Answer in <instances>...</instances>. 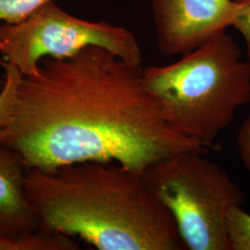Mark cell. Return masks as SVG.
Returning a JSON list of instances; mask_svg holds the SVG:
<instances>
[{
    "mask_svg": "<svg viewBox=\"0 0 250 250\" xmlns=\"http://www.w3.org/2000/svg\"><path fill=\"white\" fill-rule=\"evenodd\" d=\"M234 13L232 25L242 36L247 45V56L250 61V0H233Z\"/></svg>",
    "mask_w": 250,
    "mask_h": 250,
    "instance_id": "12",
    "label": "cell"
},
{
    "mask_svg": "<svg viewBox=\"0 0 250 250\" xmlns=\"http://www.w3.org/2000/svg\"><path fill=\"white\" fill-rule=\"evenodd\" d=\"M27 170L18 152L6 146H0V237L40 228L27 197Z\"/></svg>",
    "mask_w": 250,
    "mask_h": 250,
    "instance_id": "7",
    "label": "cell"
},
{
    "mask_svg": "<svg viewBox=\"0 0 250 250\" xmlns=\"http://www.w3.org/2000/svg\"><path fill=\"white\" fill-rule=\"evenodd\" d=\"M227 230L232 250H250V214L242 207L229 211Z\"/></svg>",
    "mask_w": 250,
    "mask_h": 250,
    "instance_id": "10",
    "label": "cell"
},
{
    "mask_svg": "<svg viewBox=\"0 0 250 250\" xmlns=\"http://www.w3.org/2000/svg\"><path fill=\"white\" fill-rule=\"evenodd\" d=\"M77 250L80 245L72 236L42 228L0 237V250Z\"/></svg>",
    "mask_w": 250,
    "mask_h": 250,
    "instance_id": "8",
    "label": "cell"
},
{
    "mask_svg": "<svg viewBox=\"0 0 250 250\" xmlns=\"http://www.w3.org/2000/svg\"><path fill=\"white\" fill-rule=\"evenodd\" d=\"M236 145L242 162L250 174V116L240 126L236 136Z\"/></svg>",
    "mask_w": 250,
    "mask_h": 250,
    "instance_id": "13",
    "label": "cell"
},
{
    "mask_svg": "<svg viewBox=\"0 0 250 250\" xmlns=\"http://www.w3.org/2000/svg\"><path fill=\"white\" fill-rule=\"evenodd\" d=\"M51 0H0V22L18 24Z\"/></svg>",
    "mask_w": 250,
    "mask_h": 250,
    "instance_id": "11",
    "label": "cell"
},
{
    "mask_svg": "<svg viewBox=\"0 0 250 250\" xmlns=\"http://www.w3.org/2000/svg\"><path fill=\"white\" fill-rule=\"evenodd\" d=\"M3 146L27 169L51 171L83 161H115L143 172L185 151H209L178 132L145 86L142 65L91 45L43 59L23 76Z\"/></svg>",
    "mask_w": 250,
    "mask_h": 250,
    "instance_id": "1",
    "label": "cell"
},
{
    "mask_svg": "<svg viewBox=\"0 0 250 250\" xmlns=\"http://www.w3.org/2000/svg\"><path fill=\"white\" fill-rule=\"evenodd\" d=\"M91 45L106 48L128 62L142 65V51L131 31L107 21L77 18L54 0L21 23L0 22L2 59L17 67L23 76L34 74L45 58H69Z\"/></svg>",
    "mask_w": 250,
    "mask_h": 250,
    "instance_id": "5",
    "label": "cell"
},
{
    "mask_svg": "<svg viewBox=\"0 0 250 250\" xmlns=\"http://www.w3.org/2000/svg\"><path fill=\"white\" fill-rule=\"evenodd\" d=\"M185 151L144 170L152 192L172 215L189 250H232L227 216L242 207L246 195L226 170L206 158Z\"/></svg>",
    "mask_w": 250,
    "mask_h": 250,
    "instance_id": "4",
    "label": "cell"
},
{
    "mask_svg": "<svg viewBox=\"0 0 250 250\" xmlns=\"http://www.w3.org/2000/svg\"><path fill=\"white\" fill-rule=\"evenodd\" d=\"M0 66L5 75L0 90V146H3L4 134L15 115L18 106L19 86L23 75L18 68L0 59Z\"/></svg>",
    "mask_w": 250,
    "mask_h": 250,
    "instance_id": "9",
    "label": "cell"
},
{
    "mask_svg": "<svg viewBox=\"0 0 250 250\" xmlns=\"http://www.w3.org/2000/svg\"><path fill=\"white\" fill-rule=\"evenodd\" d=\"M25 189L40 228L78 237L97 250L187 249L143 173L115 161L28 169Z\"/></svg>",
    "mask_w": 250,
    "mask_h": 250,
    "instance_id": "2",
    "label": "cell"
},
{
    "mask_svg": "<svg viewBox=\"0 0 250 250\" xmlns=\"http://www.w3.org/2000/svg\"><path fill=\"white\" fill-rule=\"evenodd\" d=\"M143 81L170 125L208 150L250 103V61L226 31L175 62L143 69Z\"/></svg>",
    "mask_w": 250,
    "mask_h": 250,
    "instance_id": "3",
    "label": "cell"
},
{
    "mask_svg": "<svg viewBox=\"0 0 250 250\" xmlns=\"http://www.w3.org/2000/svg\"><path fill=\"white\" fill-rule=\"evenodd\" d=\"M233 0H152L158 48L165 56L188 53L232 25Z\"/></svg>",
    "mask_w": 250,
    "mask_h": 250,
    "instance_id": "6",
    "label": "cell"
}]
</instances>
